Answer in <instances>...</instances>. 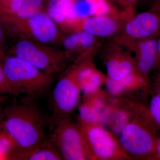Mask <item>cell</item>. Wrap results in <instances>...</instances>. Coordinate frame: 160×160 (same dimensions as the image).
<instances>
[{"label": "cell", "mask_w": 160, "mask_h": 160, "mask_svg": "<svg viewBox=\"0 0 160 160\" xmlns=\"http://www.w3.org/2000/svg\"><path fill=\"white\" fill-rule=\"evenodd\" d=\"M35 99L25 96L3 108L0 125L13 139L19 150L32 148L46 139L48 122Z\"/></svg>", "instance_id": "cell-1"}, {"label": "cell", "mask_w": 160, "mask_h": 160, "mask_svg": "<svg viewBox=\"0 0 160 160\" xmlns=\"http://www.w3.org/2000/svg\"><path fill=\"white\" fill-rule=\"evenodd\" d=\"M1 65L14 96L21 94L35 98L42 96L53 83V76L16 57L6 58Z\"/></svg>", "instance_id": "cell-2"}, {"label": "cell", "mask_w": 160, "mask_h": 160, "mask_svg": "<svg viewBox=\"0 0 160 160\" xmlns=\"http://www.w3.org/2000/svg\"><path fill=\"white\" fill-rule=\"evenodd\" d=\"M157 127L147 108H142L136 120L129 121L119 133V143L125 154L143 159H154L158 138Z\"/></svg>", "instance_id": "cell-3"}, {"label": "cell", "mask_w": 160, "mask_h": 160, "mask_svg": "<svg viewBox=\"0 0 160 160\" xmlns=\"http://www.w3.org/2000/svg\"><path fill=\"white\" fill-rule=\"evenodd\" d=\"M2 21L18 39L56 46L62 45L66 35L45 9L27 18L4 16Z\"/></svg>", "instance_id": "cell-4"}, {"label": "cell", "mask_w": 160, "mask_h": 160, "mask_svg": "<svg viewBox=\"0 0 160 160\" xmlns=\"http://www.w3.org/2000/svg\"><path fill=\"white\" fill-rule=\"evenodd\" d=\"M13 52L14 56L52 76L62 72L71 59L64 49L25 39H18Z\"/></svg>", "instance_id": "cell-5"}, {"label": "cell", "mask_w": 160, "mask_h": 160, "mask_svg": "<svg viewBox=\"0 0 160 160\" xmlns=\"http://www.w3.org/2000/svg\"><path fill=\"white\" fill-rule=\"evenodd\" d=\"M49 139L60 152L63 160L92 159L82 127L69 117L60 120L52 126Z\"/></svg>", "instance_id": "cell-6"}, {"label": "cell", "mask_w": 160, "mask_h": 160, "mask_svg": "<svg viewBox=\"0 0 160 160\" xmlns=\"http://www.w3.org/2000/svg\"><path fill=\"white\" fill-rule=\"evenodd\" d=\"M79 124L86 139L92 159H117L127 157L119 142L103 126Z\"/></svg>", "instance_id": "cell-7"}, {"label": "cell", "mask_w": 160, "mask_h": 160, "mask_svg": "<svg viewBox=\"0 0 160 160\" xmlns=\"http://www.w3.org/2000/svg\"><path fill=\"white\" fill-rule=\"evenodd\" d=\"M81 91L77 83L67 72L60 77L52 95V127L60 120L69 117L78 104Z\"/></svg>", "instance_id": "cell-8"}, {"label": "cell", "mask_w": 160, "mask_h": 160, "mask_svg": "<svg viewBox=\"0 0 160 160\" xmlns=\"http://www.w3.org/2000/svg\"><path fill=\"white\" fill-rule=\"evenodd\" d=\"M67 72L73 78L85 95L97 92L103 82L102 75L88 63H82Z\"/></svg>", "instance_id": "cell-9"}, {"label": "cell", "mask_w": 160, "mask_h": 160, "mask_svg": "<svg viewBox=\"0 0 160 160\" xmlns=\"http://www.w3.org/2000/svg\"><path fill=\"white\" fill-rule=\"evenodd\" d=\"M157 37L142 39L138 48L137 66L139 73L147 76L158 62Z\"/></svg>", "instance_id": "cell-10"}, {"label": "cell", "mask_w": 160, "mask_h": 160, "mask_svg": "<svg viewBox=\"0 0 160 160\" xmlns=\"http://www.w3.org/2000/svg\"><path fill=\"white\" fill-rule=\"evenodd\" d=\"M118 27L117 22L108 16H92L82 22L75 31L82 30L94 37H107L114 33Z\"/></svg>", "instance_id": "cell-11"}, {"label": "cell", "mask_w": 160, "mask_h": 160, "mask_svg": "<svg viewBox=\"0 0 160 160\" xmlns=\"http://www.w3.org/2000/svg\"><path fill=\"white\" fill-rule=\"evenodd\" d=\"M18 160H61L63 158L49 139L29 149L19 150L16 156Z\"/></svg>", "instance_id": "cell-12"}, {"label": "cell", "mask_w": 160, "mask_h": 160, "mask_svg": "<svg viewBox=\"0 0 160 160\" xmlns=\"http://www.w3.org/2000/svg\"><path fill=\"white\" fill-rule=\"evenodd\" d=\"M147 84V79L140 73L135 74L134 72L121 79L108 78L106 82L107 91L113 95H118L126 91L146 87Z\"/></svg>", "instance_id": "cell-13"}, {"label": "cell", "mask_w": 160, "mask_h": 160, "mask_svg": "<svg viewBox=\"0 0 160 160\" xmlns=\"http://www.w3.org/2000/svg\"><path fill=\"white\" fill-rule=\"evenodd\" d=\"M95 37L82 30H77L65 35L62 45L71 57L72 53L82 52L91 47L94 43Z\"/></svg>", "instance_id": "cell-14"}, {"label": "cell", "mask_w": 160, "mask_h": 160, "mask_svg": "<svg viewBox=\"0 0 160 160\" xmlns=\"http://www.w3.org/2000/svg\"><path fill=\"white\" fill-rule=\"evenodd\" d=\"M70 0H47L45 10L62 31L65 32Z\"/></svg>", "instance_id": "cell-15"}, {"label": "cell", "mask_w": 160, "mask_h": 160, "mask_svg": "<svg viewBox=\"0 0 160 160\" xmlns=\"http://www.w3.org/2000/svg\"><path fill=\"white\" fill-rule=\"evenodd\" d=\"M108 78L119 80L133 72V66L130 61L125 58L109 60L106 64Z\"/></svg>", "instance_id": "cell-16"}, {"label": "cell", "mask_w": 160, "mask_h": 160, "mask_svg": "<svg viewBox=\"0 0 160 160\" xmlns=\"http://www.w3.org/2000/svg\"><path fill=\"white\" fill-rule=\"evenodd\" d=\"M79 107L80 123L87 125H98L99 112L87 98Z\"/></svg>", "instance_id": "cell-17"}, {"label": "cell", "mask_w": 160, "mask_h": 160, "mask_svg": "<svg viewBox=\"0 0 160 160\" xmlns=\"http://www.w3.org/2000/svg\"><path fill=\"white\" fill-rule=\"evenodd\" d=\"M46 0H23L21 8L14 17L19 19L31 17L38 12L45 9Z\"/></svg>", "instance_id": "cell-18"}, {"label": "cell", "mask_w": 160, "mask_h": 160, "mask_svg": "<svg viewBox=\"0 0 160 160\" xmlns=\"http://www.w3.org/2000/svg\"><path fill=\"white\" fill-rule=\"evenodd\" d=\"M129 112L125 109H113L109 125L112 131L115 134H119L123 128L130 120Z\"/></svg>", "instance_id": "cell-19"}, {"label": "cell", "mask_w": 160, "mask_h": 160, "mask_svg": "<svg viewBox=\"0 0 160 160\" xmlns=\"http://www.w3.org/2000/svg\"><path fill=\"white\" fill-rule=\"evenodd\" d=\"M157 87L155 93L152 97L147 109L155 125L160 127V86L157 85Z\"/></svg>", "instance_id": "cell-20"}, {"label": "cell", "mask_w": 160, "mask_h": 160, "mask_svg": "<svg viewBox=\"0 0 160 160\" xmlns=\"http://www.w3.org/2000/svg\"><path fill=\"white\" fill-rule=\"evenodd\" d=\"M90 6L92 16L107 15L112 7L108 0H85Z\"/></svg>", "instance_id": "cell-21"}, {"label": "cell", "mask_w": 160, "mask_h": 160, "mask_svg": "<svg viewBox=\"0 0 160 160\" xmlns=\"http://www.w3.org/2000/svg\"><path fill=\"white\" fill-rule=\"evenodd\" d=\"M23 0H0V14L14 16L21 8Z\"/></svg>", "instance_id": "cell-22"}, {"label": "cell", "mask_w": 160, "mask_h": 160, "mask_svg": "<svg viewBox=\"0 0 160 160\" xmlns=\"http://www.w3.org/2000/svg\"><path fill=\"white\" fill-rule=\"evenodd\" d=\"M6 95L14 96L5 77L2 65L0 64V96Z\"/></svg>", "instance_id": "cell-23"}, {"label": "cell", "mask_w": 160, "mask_h": 160, "mask_svg": "<svg viewBox=\"0 0 160 160\" xmlns=\"http://www.w3.org/2000/svg\"><path fill=\"white\" fill-rule=\"evenodd\" d=\"M154 159L160 160V137L158 138L156 143Z\"/></svg>", "instance_id": "cell-24"}, {"label": "cell", "mask_w": 160, "mask_h": 160, "mask_svg": "<svg viewBox=\"0 0 160 160\" xmlns=\"http://www.w3.org/2000/svg\"><path fill=\"white\" fill-rule=\"evenodd\" d=\"M3 96L4 95L0 96V121L2 115L3 108L4 107V98L3 97Z\"/></svg>", "instance_id": "cell-25"}, {"label": "cell", "mask_w": 160, "mask_h": 160, "mask_svg": "<svg viewBox=\"0 0 160 160\" xmlns=\"http://www.w3.org/2000/svg\"><path fill=\"white\" fill-rule=\"evenodd\" d=\"M157 50L158 62H160V34L157 37Z\"/></svg>", "instance_id": "cell-26"}, {"label": "cell", "mask_w": 160, "mask_h": 160, "mask_svg": "<svg viewBox=\"0 0 160 160\" xmlns=\"http://www.w3.org/2000/svg\"><path fill=\"white\" fill-rule=\"evenodd\" d=\"M108 1L116 2L118 4H121V5H124V6L129 5L130 4L128 2V0H108Z\"/></svg>", "instance_id": "cell-27"}, {"label": "cell", "mask_w": 160, "mask_h": 160, "mask_svg": "<svg viewBox=\"0 0 160 160\" xmlns=\"http://www.w3.org/2000/svg\"><path fill=\"white\" fill-rule=\"evenodd\" d=\"M2 19L0 18V46H1V43H2ZM1 49V47H0ZM2 58V52L0 50V59Z\"/></svg>", "instance_id": "cell-28"}, {"label": "cell", "mask_w": 160, "mask_h": 160, "mask_svg": "<svg viewBox=\"0 0 160 160\" xmlns=\"http://www.w3.org/2000/svg\"><path fill=\"white\" fill-rule=\"evenodd\" d=\"M138 0H128V2L130 4H134V3L137 2Z\"/></svg>", "instance_id": "cell-29"}, {"label": "cell", "mask_w": 160, "mask_h": 160, "mask_svg": "<svg viewBox=\"0 0 160 160\" xmlns=\"http://www.w3.org/2000/svg\"><path fill=\"white\" fill-rule=\"evenodd\" d=\"M158 85L160 86V75L159 76V77L158 78Z\"/></svg>", "instance_id": "cell-30"}]
</instances>
